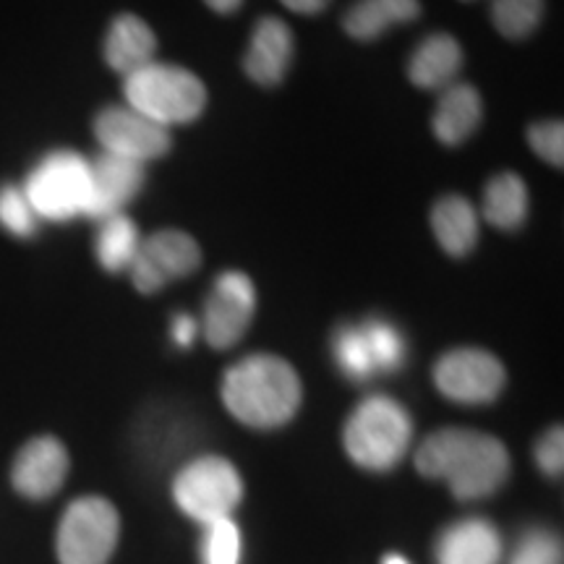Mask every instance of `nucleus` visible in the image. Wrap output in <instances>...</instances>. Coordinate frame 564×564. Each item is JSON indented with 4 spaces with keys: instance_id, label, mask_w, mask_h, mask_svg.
Returning a JSON list of instances; mask_svg holds the SVG:
<instances>
[{
    "instance_id": "1",
    "label": "nucleus",
    "mask_w": 564,
    "mask_h": 564,
    "mask_svg": "<svg viewBox=\"0 0 564 564\" xmlns=\"http://www.w3.org/2000/svg\"><path fill=\"white\" fill-rule=\"evenodd\" d=\"M415 468L423 478L447 481L463 502L491 497L512 474L505 444L474 429H440L426 436L415 453Z\"/></svg>"
},
{
    "instance_id": "2",
    "label": "nucleus",
    "mask_w": 564,
    "mask_h": 564,
    "mask_svg": "<svg viewBox=\"0 0 564 564\" xmlns=\"http://www.w3.org/2000/svg\"><path fill=\"white\" fill-rule=\"evenodd\" d=\"M220 394L232 419L270 432L295 419L303 403V384L285 358L253 352L225 371Z\"/></svg>"
},
{
    "instance_id": "3",
    "label": "nucleus",
    "mask_w": 564,
    "mask_h": 564,
    "mask_svg": "<svg viewBox=\"0 0 564 564\" xmlns=\"http://www.w3.org/2000/svg\"><path fill=\"white\" fill-rule=\"evenodd\" d=\"M413 440V421L398 400L371 394L358 403L343 429V447L358 468L387 474L398 468Z\"/></svg>"
},
{
    "instance_id": "4",
    "label": "nucleus",
    "mask_w": 564,
    "mask_h": 564,
    "mask_svg": "<svg viewBox=\"0 0 564 564\" xmlns=\"http://www.w3.org/2000/svg\"><path fill=\"white\" fill-rule=\"evenodd\" d=\"M123 95L131 110L165 129L194 123L207 108V87L199 76L158 61L126 76Z\"/></svg>"
},
{
    "instance_id": "5",
    "label": "nucleus",
    "mask_w": 564,
    "mask_h": 564,
    "mask_svg": "<svg viewBox=\"0 0 564 564\" xmlns=\"http://www.w3.org/2000/svg\"><path fill=\"white\" fill-rule=\"evenodd\" d=\"M89 160L58 150L45 154L26 178L24 194L34 215L53 223H68L87 212L89 204Z\"/></svg>"
},
{
    "instance_id": "6",
    "label": "nucleus",
    "mask_w": 564,
    "mask_h": 564,
    "mask_svg": "<svg viewBox=\"0 0 564 564\" xmlns=\"http://www.w3.org/2000/svg\"><path fill=\"white\" fill-rule=\"evenodd\" d=\"M173 499L178 510L196 523L207 525L230 518L243 499V478L220 455L196 457L175 476Z\"/></svg>"
},
{
    "instance_id": "7",
    "label": "nucleus",
    "mask_w": 564,
    "mask_h": 564,
    "mask_svg": "<svg viewBox=\"0 0 564 564\" xmlns=\"http://www.w3.org/2000/svg\"><path fill=\"white\" fill-rule=\"evenodd\" d=\"M121 539V518L105 497H79L63 512L55 549L61 564H108Z\"/></svg>"
},
{
    "instance_id": "8",
    "label": "nucleus",
    "mask_w": 564,
    "mask_h": 564,
    "mask_svg": "<svg viewBox=\"0 0 564 564\" xmlns=\"http://www.w3.org/2000/svg\"><path fill=\"white\" fill-rule=\"evenodd\" d=\"M434 384L460 405H489L507 387V371L497 356L481 348H455L436 361Z\"/></svg>"
},
{
    "instance_id": "9",
    "label": "nucleus",
    "mask_w": 564,
    "mask_h": 564,
    "mask_svg": "<svg viewBox=\"0 0 564 564\" xmlns=\"http://www.w3.org/2000/svg\"><path fill=\"white\" fill-rule=\"evenodd\" d=\"M257 312V288L249 274L228 270L215 280L204 303L202 333L215 350H228L243 340Z\"/></svg>"
},
{
    "instance_id": "10",
    "label": "nucleus",
    "mask_w": 564,
    "mask_h": 564,
    "mask_svg": "<svg viewBox=\"0 0 564 564\" xmlns=\"http://www.w3.org/2000/svg\"><path fill=\"white\" fill-rule=\"evenodd\" d=\"M202 249L188 232L183 230H160L141 241L137 259H133L129 272L133 288L139 293L152 295L160 293L167 282L188 278L199 270Z\"/></svg>"
},
{
    "instance_id": "11",
    "label": "nucleus",
    "mask_w": 564,
    "mask_h": 564,
    "mask_svg": "<svg viewBox=\"0 0 564 564\" xmlns=\"http://www.w3.org/2000/svg\"><path fill=\"white\" fill-rule=\"evenodd\" d=\"M91 129H95V137L105 152L141 162V165L165 158L173 147V137L165 126L150 121L141 112L131 110L129 105L126 108L123 105H110V108L100 110Z\"/></svg>"
},
{
    "instance_id": "12",
    "label": "nucleus",
    "mask_w": 564,
    "mask_h": 564,
    "mask_svg": "<svg viewBox=\"0 0 564 564\" xmlns=\"http://www.w3.org/2000/svg\"><path fill=\"white\" fill-rule=\"evenodd\" d=\"M70 460L61 440L45 434L34 436L19 449L11 465V484L30 502H45L66 484Z\"/></svg>"
},
{
    "instance_id": "13",
    "label": "nucleus",
    "mask_w": 564,
    "mask_h": 564,
    "mask_svg": "<svg viewBox=\"0 0 564 564\" xmlns=\"http://www.w3.org/2000/svg\"><path fill=\"white\" fill-rule=\"evenodd\" d=\"M89 178L91 188L84 217L102 223L112 215H121L126 204L137 199L144 186V165L102 152L95 162H89Z\"/></svg>"
},
{
    "instance_id": "14",
    "label": "nucleus",
    "mask_w": 564,
    "mask_h": 564,
    "mask_svg": "<svg viewBox=\"0 0 564 564\" xmlns=\"http://www.w3.org/2000/svg\"><path fill=\"white\" fill-rule=\"evenodd\" d=\"M293 30L278 17H262L253 24L249 47L243 55L246 76L259 87H278L285 82L293 63Z\"/></svg>"
},
{
    "instance_id": "15",
    "label": "nucleus",
    "mask_w": 564,
    "mask_h": 564,
    "mask_svg": "<svg viewBox=\"0 0 564 564\" xmlns=\"http://www.w3.org/2000/svg\"><path fill=\"white\" fill-rule=\"evenodd\" d=\"M436 564H499L502 539L489 520L468 518L444 528L434 546Z\"/></svg>"
},
{
    "instance_id": "16",
    "label": "nucleus",
    "mask_w": 564,
    "mask_h": 564,
    "mask_svg": "<svg viewBox=\"0 0 564 564\" xmlns=\"http://www.w3.org/2000/svg\"><path fill=\"white\" fill-rule=\"evenodd\" d=\"M158 55V34L137 13H118L105 34V63L116 74L129 76L150 66Z\"/></svg>"
},
{
    "instance_id": "17",
    "label": "nucleus",
    "mask_w": 564,
    "mask_h": 564,
    "mask_svg": "<svg viewBox=\"0 0 564 564\" xmlns=\"http://www.w3.org/2000/svg\"><path fill=\"white\" fill-rule=\"evenodd\" d=\"M465 53L453 34L434 32L423 37L408 61V79L419 89H447L460 76Z\"/></svg>"
},
{
    "instance_id": "18",
    "label": "nucleus",
    "mask_w": 564,
    "mask_h": 564,
    "mask_svg": "<svg viewBox=\"0 0 564 564\" xmlns=\"http://www.w3.org/2000/svg\"><path fill=\"white\" fill-rule=\"evenodd\" d=\"M484 121V100L470 84H453L442 91L432 116V131L444 147L468 141Z\"/></svg>"
},
{
    "instance_id": "19",
    "label": "nucleus",
    "mask_w": 564,
    "mask_h": 564,
    "mask_svg": "<svg viewBox=\"0 0 564 564\" xmlns=\"http://www.w3.org/2000/svg\"><path fill=\"white\" fill-rule=\"evenodd\" d=\"M421 17V0H356L343 17V30L358 42L384 37L392 26Z\"/></svg>"
},
{
    "instance_id": "20",
    "label": "nucleus",
    "mask_w": 564,
    "mask_h": 564,
    "mask_svg": "<svg viewBox=\"0 0 564 564\" xmlns=\"http://www.w3.org/2000/svg\"><path fill=\"white\" fill-rule=\"evenodd\" d=\"M432 230L444 253L468 257L478 243V212L465 196H442L432 209Z\"/></svg>"
},
{
    "instance_id": "21",
    "label": "nucleus",
    "mask_w": 564,
    "mask_h": 564,
    "mask_svg": "<svg viewBox=\"0 0 564 564\" xmlns=\"http://www.w3.org/2000/svg\"><path fill=\"white\" fill-rule=\"evenodd\" d=\"M484 220L494 228L514 232L520 230L531 212V192L518 173H499L484 188Z\"/></svg>"
},
{
    "instance_id": "22",
    "label": "nucleus",
    "mask_w": 564,
    "mask_h": 564,
    "mask_svg": "<svg viewBox=\"0 0 564 564\" xmlns=\"http://www.w3.org/2000/svg\"><path fill=\"white\" fill-rule=\"evenodd\" d=\"M141 246V236L137 223L123 215H112L108 220L100 223L95 238V253L97 262L102 264L105 272H123L129 270L137 251Z\"/></svg>"
},
{
    "instance_id": "23",
    "label": "nucleus",
    "mask_w": 564,
    "mask_h": 564,
    "mask_svg": "<svg viewBox=\"0 0 564 564\" xmlns=\"http://www.w3.org/2000/svg\"><path fill=\"white\" fill-rule=\"evenodd\" d=\"M361 333L366 345H369L377 373H392L403 369L408 358V340L405 335L400 333L398 324L382 319V316H369V319L361 324Z\"/></svg>"
},
{
    "instance_id": "24",
    "label": "nucleus",
    "mask_w": 564,
    "mask_h": 564,
    "mask_svg": "<svg viewBox=\"0 0 564 564\" xmlns=\"http://www.w3.org/2000/svg\"><path fill=\"white\" fill-rule=\"evenodd\" d=\"M544 0H491V24L505 40H528L544 21Z\"/></svg>"
},
{
    "instance_id": "25",
    "label": "nucleus",
    "mask_w": 564,
    "mask_h": 564,
    "mask_svg": "<svg viewBox=\"0 0 564 564\" xmlns=\"http://www.w3.org/2000/svg\"><path fill=\"white\" fill-rule=\"evenodd\" d=\"M333 358L343 377L352 379V382H366L371 379L377 369H373L369 345L364 340L361 324H343L333 335Z\"/></svg>"
},
{
    "instance_id": "26",
    "label": "nucleus",
    "mask_w": 564,
    "mask_h": 564,
    "mask_svg": "<svg viewBox=\"0 0 564 564\" xmlns=\"http://www.w3.org/2000/svg\"><path fill=\"white\" fill-rule=\"evenodd\" d=\"M243 539L230 518L204 525L199 560L202 564H241Z\"/></svg>"
},
{
    "instance_id": "27",
    "label": "nucleus",
    "mask_w": 564,
    "mask_h": 564,
    "mask_svg": "<svg viewBox=\"0 0 564 564\" xmlns=\"http://www.w3.org/2000/svg\"><path fill=\"white\" fill-rule=\"evenodd\" d=\"M40 217L34 215L24 188L3 183L0 186V228L9 230L17 238H32L37 232Z\"/></svg>"
},
{
    "instance_id": "28",
    "label": "nucleus",
    "mask_w": 564,
    "mask_h": 564,
    "mask_svg": "<svg viewBox=\"0 0 564 564\" xmlns=\"http://www.w3.org/2000/svg\"><path fill=\"white\" fill-rule=\"evenodd\" d=\"M528 147L549 165H564V123L562 121H539L528 126Z\"/></svg>"
},
{
    "instance_id": "29",
    "label": "nucleus",
    "mask_w": 564,
    "mask_h": 564,
    "mask_svg": "<svg viewBox=\"0 0 564 564\" xmlns=\"http://www.w3.org/2000/svg\"><path fill=\"white\" fill-rule=\"evenodd\" d=\"M512 564H562L560 541L549 531H528L514 549Z\"/></svg>"
},
{
    "instance_id": "30",
    "label": "nucleus",
    "mask_w": 564,
    "mask_h": 564,
    "mask_svg": "<svg viewBox=\"0 0 564 564\" xmlns=\"http://www.w3.org/2000/svg\"><path fill=\"white\" fill-rule=\"evenodd\" d=\"M562 426L549 429V432L541 436L539 444H535V465L544 470L546 476L560 478L562 476V463H564V453H562Z\"/></svg>"
},
{
    "instance_id": "31",
    "label": "nucleus",
    "mask_w": 564,
    "mask_h": 564,
    "mask_svg": "<svg viewBox=\"0 0 564 564\" xmlns=\"http://www.w3.org/2000/svg\"><path fill=\"white\" fill-rule=\"evenodd\" d=\"M171 337L178 348H192L196 337H199V322H196L192 314H175L171 322Z\"/></svg>"
},
{
    "instance_id": "32",
    "label": "nucleus",
    "mask_w": 564,
    "mask_h": 564,
    "mask_svg": "<svg viewBox=\"0 0 564 564\" xmlns=\"http://www.w3.org/2000/svg\"><path fill=\"white\" fill-rule=\"evenodd\" d=\"M280 3L293 13H303V17H316V13H322L329 3H333V0H280Z\"/></svg>"
},
{
    "instance_id": "33",
    "label": "nucleus",
    "mask_w": 564,
    "mask_h": 564,
    "mask_svg": "<svg viewBox=\"0 0 564 564\" xmlns=\"http://www.w3.org/2000/svg\"><path fill=\"white\" fill-rule=\"evenodd\" d=\"M204 3H207L215 13H220V17H230V13L241 9L243 0H204Z\"/></svg>"
},
{
    "instance_id": "34",
    "label": "nucleus",
    "mask_w": 564,
    "mask_h": 564,
    "mask_svg": "<svg viewBox=\"0 0 564 564\" xmlns=\"http://www.w3.org/2000/svg\"><path fill=\"white\" fill-rule=\"evenodd\" d=\"M382 564H411V562H408L405 556H400V554H390V556H384Z\"/></svg>"
},
{
    "instance_id": "35",
    "label": "nucleus",
    "mask_w": 564,
    "mask_h": 564,
    "mask_svg": "<svg viewBox=\"0 0 564 564\" xmlns=\"http://www.w3.org/2000/svg\"><path fill=\"white\" fill-rule=\"evenodd\" d=\"M463 3H470V0H463Z\"/></svg>"
}]
</instances>
